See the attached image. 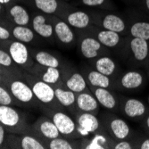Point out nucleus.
Returning <instances> with one entry per match:
<instances>
[{
  "label": "nucleus",
  "instance_id": "1a4fd4ad",
  "mask_svg": "<svg viewBox=\"0 0 149 149\" xmlns=\"http://www.w3.org/2000/svg\"><path fill=\"white\" fill-rule=\"evenodd\" d=\"M6 88L22 105L27 107H41V104L37 99L31 86L25 80L11 77L7 79Z\"/></svg>",
  "mask_w": 149,
  "mask_h": 149
},
{
  "label": "nucleus",
  "instance_id": "0eeeda50",
  "mask_svg": "<svg viewBox=\"0 0 149 149\" xmlns=\"http://www.w3.org/2000/svg\"><path fill=\"white\" fill-rule=\"evenodd\" d=\"M146 83V75L140 70L121 71L113 79V89L120 92L139 91Z\"/></svg>",
  "mask_w": 149,
  "mask_h": 149
},
{
  "label": "nucleus",
  "instance_id": "c85d7f7f",
  "mask_svg": "<svg viewBox=\"0 0 149 149\" xmlns=\"http://www.w3.org/2000/svg\"><path fill=\"white\" fill-rule=\"evenodd\" d=\"M8 29L15 39L19 40L24 44L32 43L34 40H36L37 36H38L30 26H20L12 22L8 26Z\"/></svg>",
  "mask_w": 149,
  "mask_h": 149
},
{
  "label": "nucleus",
  "instance_id": "7ed1b4c3",
  "mask_svg": "<svg viewBox=\"0 0 149 149\" xmlns=\"http://www.w3.org/2000/svg\"><path fill=\"white\" fill-rule=\"evenodd\" d=\"M23 79L31 86L37 99L40 102L42 106L48 107L56 111H65L56 97L54 87L38 79L30 72L23 73Z\"/></svg>",
  "mask_w": 149,
  "mask_h": 149
},
{
  "label": "nucleus",
  "instance_id": "412c9836",
  "mask_svg": "<svg viewBox=\"0 0 149 149\" xmlns=\"http://www.w3.org/2000/svg\"><path fill=\"white\" fill-rule=\"evenodd\" d=\"M115 140L104 130L81 138L80 149H113Z\"/></svg>",
  "mask_w": 149,
  "mask_h": 149
},
{
  "label": "nucleus",
  "instance_id": "dca6fc26",
  "mask_svg": "<svg viewBox=\"0 0 149 149\" xmlns=\"http://www.w3.org/2000/svg\"><path fill=\"white\" fill-rule=\"evenodd\" d=\"M84 32H87L93 37L96 38L98 41L105 47L108 49H113L115 53L119 50L121 43H123V37L120 34L112 31L109 30H104L96 25H92L90 26L88 29L86 31H82Z\"/></svg>",
  "mask_w": 149,
  "mask_h": 149
},
{
  "label": "nucleus",
  "instance_id": "ea45409f",
  "mask_svg": "<svg viewBox=\"0 0 149 149\" xmlns=\"http://www.w3.org/2000/svg\"><path fill=\"white\" fill-rule=\"evenodd\" d=\"M0 73L3 74L6 77H15V78H17V76L13 72H11L10 70H8L6 68H5V67L2 66L1 64H0Z\"/></svg>",
  "mask_w": 149,
  "mask_h": 149
},
{
  "label": "nucleus",
  "instance_id": "b1692460",
  "mask_svg": "<svg viewBox=\"0 0 149 149\" xmlns=\"http://www.w3.org/2000/svg\"><path fill=\"white\" fill-rule=\"evenodd\" d=\"M91 65L93 68L111 78L113 80L123 71L118 62L111 57L110 55H104L93 60Z\"/></svg>",
  "mask_w": 149,
  "mask_h": 149
},
{
  "label": "nucleus",
  "instance_id": "5701e85b",
  "mask_svg": "<svg viewBox=\"0 0 149 149\" xmlns=\"http://www.w3.org/2000/svg\"><path fill=\"white\" fill-rule=\"evenodd\" d=\"M31 4L43 13L60 17L72 5L62 0H31Z\"/></svg>",
  "mask_w": 149,
  "mask_h": 149
},
{
  "label": "nucleus",
  "instance_id": "a19ab883",
  "mask_svg": "<svg viewBox=\"0 0 149 149\" xmlns=\"http://www.w3.org/2000/svg\"><path fill=\"white\" fill-rule=\"evenodd\" d=\"M7 15H6V11L5 6L0 3V24H1L6 19H7Z\"/></svg>",
  "mask_w": 149,
  "mask_h": 149
},
{
  "label": "nucleus",
  "instance_id": "c756f323",
  "mask_svg": "<svg viewBox=\"0 0 149 149\" xmlns=\"http://www.w3.org/2000/svg\"><path fill=\"white\" fill-rule=\"evenodd\" d=\"M44 145L47 149H80L81 139H70L63 136L45 140Z\"/></svg>",
  "mask_w": 149,
  "mask_h": 149
},
{
  "label": "nucleus",
  "instance_id": "2f4dec72",
  "mask_svg": "<svg viewBox=\"0 0 149 149\" xmlns=\"http://www.w3.org/2000/svg\"><path fill=\"white\" fill-rule=\"evenodd\" d=\"M77 4L91 9L116 11L117 6L113 0H77Z\"/></svg>",
  "mask_w": 149,
  "mask_h": 149
},
{
  "label": "nucleus",
  "instance_id": "79ce46f5",
  "mask_svg": "<svg viewBox=\"0 0 149 149\" xmlns=\"http://www.w3.org/2000/svg\"><path fill=\"white\" fill-rule=\"evenodd\" d=\"M139 3H140L139 8L149 13V0H139Z\"/></svg>",
  "mask_w": 149,
  "mask_h": 149
},
{
  "label": "nucleus",
  "instance_id": "f704fd0d",
  "mask_svg": "<svg viewBox=\"0 0 149 149\" xmlns=\"http://www.w3.org/2000/svg\"><path fill=\"white\" fill-rule=\"evenodd\" d=\"M134 143V149H149V135L141 136L137 134L132 138Z\"/></svg>",
  "mask_w": 149,
  "mask_h": 149
},
{
  "label": "nucleus",
  "instance_id": "49530a36",
  "mask_svg": "<svg viewBox=\"0 0 149 149\" xmlns=\"http://www.w3.org/2000/svg\"><path fill=\"white\" fill-rule=\"evenodd\" d=\"M146 73H147V77L149 78V63L146 66Z\"/></svg>",
  "mask_w": 149,
  "mask_h": 149
},
{
  "label": "nucleus",
  "instance_id": "6e6552de",
  "mask_svg": "<svg viewBox=\"0 0 149 149\" xmlns=\"http://www.w3.org/2000/svg\"><path fill=\"white\" fill-rule=\"evenodd\" d=\"M78 34V48L83 58L92 62L104 55H110V49L104 47L98 40L92 35L84 32L77 31Z\"/></svg>",
  "mask_w": 149,
  "mask_h": 149
},
{
  "label": "nucleus",
  "instance_id": "c9c22d12",
  "mask_svg": "<svg viewBox=\"0 0 149 149\" xmlns=\"http://www.w3.org/2000/svg\"><path fill=\"white\" fill-rule=\"evenodd\" d=\"M113 149H134V143L132 139L115 140Z\"/></svg>",
  "mask_w": 149,
  "mask_h": 149
},
{
  "label": "nucleus",
  "instance_id": "c03bdc74",
  "mask_svg": "<svg viewBox=\"0 0 149 149\" xmlns=\"http://www.w3.org/2000/svg\"><path fill=\"white\" fill-rule=\"evenodd\" d=\"M21 2H22V0H0V3L4 6L13 4V3H21Z\"/></svg>",
  "mask_w": 149,
  "mask_h": 149
},
{
  "label": "nucleus",
  "instance_id": "58836bf2",
  "mask_svg": "<svg viewBox=\"0 0 149 149\" xmlns=\"http://www.w3.org/2000/svg\"><path fill=\"white\" fill-rule=\"evenodd\" d=\"M140 123L142 125V128L144 130V131L146 132V135H149V113H147V115L140 121Z\"/></svg>",
  "mask_w": 149,
  "mask_h": 149
},
{
  "label": "nucleus",
  "instance_id": "e433bc0d",
  "mask_svg": "<svg viewBox=\"0 0 149 149\" xmlns=\"http://www.w3.org/2000/svg\"><path fill=\"white\" fill-rule=\"evenodd\" d=\"M15 38L13 37L10 30L6 28V26L0 24V41L2 42H7L10 40H13Z\"/></svg>",
  "mask_w": 149,
  "mask_h": 149
},
{
  "label": "nucleus",
  "instance_id": "09e8293b",
  "mask_svg": "<svg viewBox=\"0 0 149 149\" xmlns=\"http://www.w3.org/2000/svg\"><path fill=\"white\" fill-rule=\"evenodd\" d=\"M148 104H149V96H148Z\"/></svg>",
  "mask_w": 149,
  "mask_h": 149
},
{
  "label": "nucleus",
  "instance_id": "f3484780",
  "mask_svg": "<svg viewBox=\"0 0 149 149\" xmlns=\"http://www.w3.org/2000/svg\"><path fill=\"white\" fill-rule=\"evenodd\" d=\"M31 134L34 135L42 142L62 136L54 121L47 115L39 117L31 125Z\"/></svg>",
  "mask_w": 149,
  "mask_h": 149
},
{
  "label": "nucleus",
  "instance_id": "9b49d317",
  "mask_svg": "<svg viewBox=\"0 0 149 149\" xmlns=\"http://www.w3.org/2000/svg\"><path fill=\"white\" fill-rule=\"evenodd\" d=\"M118 113L130 120L140 123L149 113V106L140 99L120 96Z\"/></svg>",
  "mask_w": 149,
  "mask_h": 149
},
{
  "label": "nucleus",
  "instance_id": "423d86ee",
  "mask_svg": "<svg viewBox=\"0 0 149 149\" xmlns=\"http://www.w3.org/2000/svg\"><path fill=\"white\" fill-rule=\"evenodd\" d=\"M127 12L125 15L128 20L127 36L149 41V13L137 6Z\"/></svg>",
  "mask_w": 149,
  "mask_h": 149
},
{
  "label": "nucleus",
  "instance_id": "9d476101",
  "mask_svg": "<svg viewBox=\"0 0 149 149\" xmlns=\"http://www.w3.org/2000/svg\"><path fill=\"white\" fill-rule=\"evenodd\" d=\"M41 108L46 115L54 121L62 136L70 139H80L75 120L69 113L66 111H56L46 106Z\"/></svg>",
  "mask_w": 149,
  "mask_h": 149
},
{
  "label": "nucleus",
  "instance_id": "4468645a",
  "mask_svg": "<svg viewBox=\"0 0 149 149\" xmlns=\"http://www.w3.org/2000/svg\"><path fill=\"white\" fill-rule=\"evenodd\" d=\"M76 31H82L94 25L90 13L88 10H81L75 6H72L60 16Z\"/></svg>",
  "mask_w": 149,
  "mask_h": 149
},
{
  "label": "nucleus",
  "instance_id": "f8f14e48",
  "mask_svg": "<svg viewBox=\"0 0 149 149\" xmlns=\"http://www.w3.org/2000/svg\"><path fill=\"white\" fill-rule=\"evenodd\" d=\"M50 19L53 24L55 39L63 47H74L78 44L77 31L70 26L64 20L56 16L50 15Z\"/></svg>",
  "mask_w": 149,
  "mask_h": 149
},
{
  "label": "nucleus",
  "instance_id": "393cba45",
  "mask_svg": "<svg viewBox=\"0 0 149 149\" xmlns=\"http://www.w3.org/2000/svg\"><path fill=\"white\" fill-rule=\"evenodd\" d=\"M81 73L84 75L88 86L113 89V80L108 76L99 72L95 68H92V66H82Z\"/></svg>",
  "mask_w": 149,
  "mask_h": 149
},
{
  "label": "nucleus",
  "instance_id": "a211bd4d",
  "mask_svg": "<svg viewBox=\"0 0 149 149\" xmlns=\"http://www.w3.org/2000/svg\"><path fill=\"white\" fill-rule=\"evenodd\" d=\"M88 88L101 106H103L107 111H111L115 113H118L120 95L117 94L115 90L92 86H88Z\"/></svg>",
  "mask_w": 149,
  "mask_h": 149
},
{
  "label": "nucleus",
  "instance_id": "473e14b6",
  "mask_svg": "<svg viewBox=\"0 0 149 149\" xmlns=\"http://www.w3.org/2000/svg\"><path fill=\"white\" fill-rule=\"evenodd\" d=\"M0 64L4 66L5 68L13 72L17 77L20 75L21 76L22 75V77H23V74H22V72H20V70L18 68L19 66L13 61L11 56L9 55V53L1 47H0Z\"/></svg>",
  "mask_w": 149,
  "mask_h": 149
},
{
  "label": "nucleus",
  "instance_id": "2eb2a0df",
  "mask_svg": "<svg viewBox=\"0 0 149 149\" xmlns=\"http://www.w3.org/2000/svg\"><path fill=\"white\" fill-rule=\"evenodd\" d=\"M6 48L13 61L24 70L29 71L36 63L31 56L29 47L19 40L13 39L9 41Z\"/></svg>",
  "mask_w": 149,
  "mask_h": 149
},
{
  "label": "nucleus",
  "instance_id": "a18cd8bd",
  "mask_svg": "<svg viewBox=\"0 0 149 149\" xmlns=\"http://www.w3.org/2000/svg\"><path fill=\"white\" fill-rule=\"evenodd\" d=\"M9 78H11V77H6V76H4L3 74L0 73V86H5V87H6V81H7V79H8Z\"/></svg>",
  "mask_w": 149,
  "mask_h": 149
},
{
  "label": "nucleus",
  "instance_id": "de8ad7c7",
  "mask_svg": "<svg viewBox=\"0 0 149 149\" xmlns=\"http://www.w3.org/2000/svg\"><path fill=\"white\" fill-rule=\"evenodd\" d=\"M62 1H64V2H68L69 0H62Z\"/></svg>",
  "mask_w": 149,
  "mask_h": 149
},
{
  "label": "nucleus",
  "instance_id": "f03ea898",
  "mask_svg": "<svg viewBox=\"0 0 149 149\" xmlns=\"http://www.w3.org/2000/svg\"><path fill=\"white\" fill-rule=\"evenodd\" d=\"M90 13L93 24L99 28L115 31L121 36H127L128 20L125 15H120L116 11L91 9Z\"/></svg>",
  "mask_w": 149,
  "mask_h": 149
},
{
  "label": "nucleus",
  "instance_id": "4c0bfd02",
  "mask_svg": "<svg viewBox=\"0 0 149 149\" xmlns=\"http://www.w3.org/2000/svg\"><path fill=\"white\" fill-rule=\"evenodd\" d=\"M6 130L5 127L0 123V148H4L6 138Z\"/></svg>",
  "mask_w": 149,
  "mask_h": 149
},
{
  "label": "nucleus",
  "instance_id": "f257e3e1",
  "mask_svg": "<svg viewBox=\"0 0 149 149\" xmlns=\"http://www.w3.org/2000/svg\"><path fill=\"white\" fill-rule=\"evenodd\" d=\"M116 54L130 67L146 68L149 63V41L139 38L124 36L123 43Z\"/></svg>",
  "mask_w": 149,
  "mask_h": 149
},
{
  "label": "nucleus",
  "instance_id": "6ab92c4d",
  "mask_svg": "<svg viewBox=\"0 0 149 149\" xmlns=\"http://www.w3.org/2000/svg\"><path fill=\"white\" fill-rule=\"evenodd\" d=\"M28 72L33 74L38 79L43 80L44 82L50 84L52 87L64 86L62 72L58 68L47 67L36 63L32 68L28 71Z\"/></svg>",
  "mask_w": 149,
  "mask_h": 149
},
{
  "label": "nucleus",
  "instance_id": "20e7f679",
  "mask_svg": "<svg viewBox=\"0 0 149 149\" xmlns=\"http://www.w3.org/2000/svg\"><path fill=\"white\" fill-rule=\"evenodd\" d=\"M98 117L104 130L114 140L130 139L136 135V132L126 121L113 112L106 110L105 112L99 113Z\"/></svg>",
  "mask_w": 149,
  "mask_h": 149
},
{
  "label": "nucleus",
  "instance_id": "ddd939ff",
  "mask_svg": "<svg viewBox=\"0 0 149 149\" xmlns=\"http://www.w3.org/2000/svg\"><path fill=\"white\" fill-rule=\"evenodd\" d=\"M77 125V130L79 138H86L98 132L103 129L98 115L89 113L77 112L73 116Z\"/></svg>",
  "mask_w": 149,
  "mask_h": 149
},
{
  "label": "nucleus",
  "instance_id": "aec40b11",
  "mask_svg": "<svg viewBox=\"0 0 149 149\" xmlns=\"http://www.w3.org/2000/svg\"><path fill=\"white\" fill-rule=\"evenodd\" d=\"M62 76L64 86L75 94L89 90L87 80L81 72L72 68H63Z\"/></svg>",
  "mask_w": 149,
  "mask_h": 149
},
{
  "label": "nucleus",
  "instance_id": "39448f33",
  "mask_svg": "<svg viewBox=\"0 0 149 149\" xmlns=\"http://www.w3.org/2000/svg\"><path fill=\"white\" fill-rule=\"evenodd\" d=\"M0 123L9 133L31 134V125L25 114L13 106L0 105Z\"/></svg>",
  "mask_w": 149,
  "mask_h": 149
},
{
  "label": "nucleus",
  "instance_id": "72a5a7b5",
  "mask_svg": "<svg viewBox=\"0 0 149 149\" xmlns=\"http://www.w3.org/2000/svg\"><path fill=\"white\" fill-rule=\"evenodd\" d=\"M0 105L15 106L22 105L11 94L9 89L5 86H0Z\"/></svg>",
  "mask_w": 149,
  "mask_h": 149
},
{
  "label": "nucleus",
  "instance_id": "bb28decb",
  "mask_svg": "<svg viewBox=\"0 0 149 149\" xmlns=\"http://www.w3.org/2000/svg\"><path fill=\"white\" fill-rule=\"evenodd\" d=\"M76 107L77 112L99 114L100 104L90 89L76 94Z\"/></svg>",
  "mask_w": 149,
  "mask_h": 149
},
{
  "label": "nucleus",
  "instance_id": "a878e982",
  "mask_svg": "<svg viewBox=\"0 0 149 149\" xmlns=\"http://www.w3.org/2000/svg\"><path fill=\"white\" fill-rule=\"evenodd\" d=\"M8 19L15 25L30 26L31 25V17L29 11L21 3H13L5 6Z\"/></svg>",
  "mask_w": 149,
  "mask_h": 149
},
{
  "label": "nucleus",
  "instance_id": "7c9ffc66",
  "mask_svg": "<svg viewBox=\"0 0 149 149\" xmlns=\"http://www.w3.org/2000/svg\"><path fill=\"white\" fill-rule=\"evenodd\" d=\"M30 49V48H29ZM31 56L35 61V63L47 66V67H55V68H59L62 65L61 60L53 54L47 52V51H37L32 48L30 49Z\"/></svg>",
  "mask_w": 149,
  "mask_h": 149
},
{
  "label": "nucleus",
  "instance_id": "4be33fe9",
  "mask_svg": "<svg viewBox=\"0 0 149 149\" xmlns=\"http://www.w3.org/2000/svg\"><path fill=\"white\" fill-rule=\"evenodd\" d=\"M31 27L40 38L48 39L50 41L56 40L50 15L43 13H34L31 17Z\"/></svg>",
  "mask_w": 149,
  "mask_h": 149
},
{
  "label": "nucleus",
  "instance_id": "cd10ccee",
  "mask_svg": "<svg viewBox=\"0 0 149 149\" xmlns=\"http://www.w3.org/2000/svg\"><path fill=\"white\" fill-rule=\"evenodd\" d=\"M56 97L64 110L73 116L77 113L76 107V94L68 89L65 86L54 87Z\"/></svg>",
  "mask_w": 149,
  "mask_h": 149
},
{
  "label": "nucleus",
  "instance_id": "37998d69",
  "mask_svg": "<svg viewBox=\"0 0 149 149\" xmlns=\"http://www.w3.org/2000/svg\"><path fill=\"white\" fill-rule=\"evenodd\" d=\"M124 4L130 6H137L139 7L140 3H139V0H121Z\"/></svg>",
  "mask_w": 149,
  "mask_h": 149
}]
</instances>
